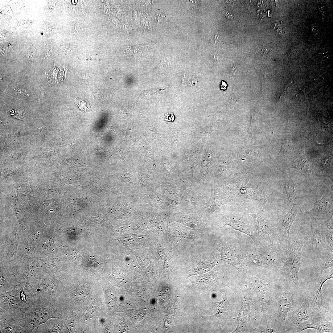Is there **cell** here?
I'll return each instance as SVG.
<instances>
[{"label":"cell","mask_w":333,"mask_h":333,"mask_svg":"<svg viewBox=\"0 0 333 333\" xmlns=\"http://www.w3.org/2000/svg\"><path fill=\"white\" fill-rule=\"evenodd\" d=\"M244 260L249 269L278 271L282 266L288 248L283 243H273L257 246L240 245Z\"/></svg>","instance_id":"cell-1"},{"label":"cell","mask_w":333,"mask_h":333,"mask_svg":"<svg viewBox=\"0 0 333 333\" xmlns=\"http://www.w3.org/2000/svg\"><path fill=\"white\" fill-rule=\"evenodd\" d=\"M305 240L299 237L290 240L289 249L286 251L283 264L278 272L282 286L295 294L303 293L298 280V273L301 263L302 248Z\"/></svg>","instance_id":"cell-2"},{"label":"cell","mask_w":333,"mask_h":333,"mask_svg":"<svg viewBox=\"0 0 333 333\" xmlns=\"http://www.w3.org/2000/svg\"><path fill=\"white\" fill-rule=\"evenodd\" d=\"M59 314L54 302L36 298L24 310L20 323L27 333H32L35 328L48 319L58 318Z\"/></svg>","instance_id":"cell-3"},{"label":"cell","mask_w":333,"mask_h":333,"mask_svg":"<svg viewBox=\"0 0 333 333\" xmlns=\"http://www.w3.org/2000/svg\"><path fill=\"white\" fill-rule=\"evenodd\" d=\"M305 292L298 294L291 292L281 283L278 291V303L271 319L275 328L282 333L288 314L300 307L304 302Z\"/></svg>","instance_id":"cell-4"},{"label":"cell","mask_w":333,"mask_h":333,"mask_svg":"<svg viewBox=\"0 0 333 333\" xmlns=\"http://www.w3.org/2000/svg\"><path fill=\"white\" fill-rule=\"evenodd\" d=\"M249 209L248 211L253 220L255 228L256 246L282 243L278 232L275 226L271 223L267 213L254 207Z\"/></svg>","instance_id":"cell-5"},{"label":"cell","mask_w":333,"mask_h":333,"mask_svg":"<svg viewBox=\"0 0 333 333\" xmlns=\"http://www.w3.org/2000/svg\"><path fill=\"white\" fill-rule=\"evenodd\" d=\"M219 220L223 226L218 229L228 225L235 230L248 235L255 245V228L253 220L248 211L229 208L221 211Z\"/></svg>","instance_id":"cell-6"},{"label":"cell","mask_w":333,"mask_h":333,"mask_svg":"<svg viewBox=\"0 0 333 333\" xmlns=\"http://www.w3.org/2000/svg\"><path fill=\"white\" fill-rule=\"evenodd\" d=\"M210 245L219 253L222 261L236 269L241 274H248L249 269L243 258L240 245L230 237L219 243H211Z\"/></svg>","instance_id":"cell-7"},{"label":"cell","mask_w":333,"mask_h":333,"mask_svg":"<svg viewBox=\"0 0 333 333\" xmlns=\"http://www.w3.org/2000/svg\"><path fill=\"white\" fill-rule=\"evenodd\" d=\"M172 219L173 221L202 232L209 229L213 223L212 217L207 215L199 206L186 208L175 213L172 214Z\"/></svg>","instance_id":"cell-8"},{"label":"cell","mask_w":333,"mask_h":333,"mask_svg":"<svg viewBox=\"0 0 333 333\" xmlns=\"http://www.w3.org/2000/svg\"><path fill=\"white\" fill-rule=\"evenodd\" d=\"M324 317L317 314L310 309L308 300L305 297L302 305L288 314L282 333H295L298 325L306 321L315 323L322 320Z\"/></svg>","instance_id":"cell-9"},{"label":"cell","mask_w":333,"mask_h":333,"mask_svg":"<svg viewBox=\"0 0 333 333\" xmlns=\"http://www.w3.org/2000/svg\"><path fill=\"white\" fill-rule=\"evenodd\" d=\"M188 261L189 277L208 272L222 261L218 252L210 249L191 256Z\"/></svg>","instance_id":"cell-10"},{"label":"cell","mask_w":333,"mask_h":333,"mask_svg":"<svg viewBox=\"0 0 333 333\" xmlns=\"http://www.w3.org/2000/svg\"><path fill=\"white\" fill-rule=\"evenodd\" d=\"M319 282L311 284L310 290L305 292L306 296L308 301L311 310L316 313L321 315H329L333 313V309H329L324 302L322 292L323 286L327 280L333 278V269L326 275L320 276Z\"/></svg>","instance_id":"cell-11"},{"label":"cell","mask_w":333,"mask_h":333,"mask_svg":"<svg viewBox=\"0 0 333 333\" xmlns=\"http://www.w3.org/2000/svg\"><path fill=\"white\" fill-rule=\"evenodd\" d=\"M165 189L181 203H189L193 206H200L204 203L202 192L195 186L180 187L175 184H168Z\"/></svg>","instance_id":"cell-12"},{"label":"cell","mask_w":333,"mask_h":333,"mask_svg":"<svg viewBox=\"0 0 333 333\" xmlns=\"http://www.w3.org/2000/svg\"><path fill=\"white\" fill-rule=\"evenodd\" d=\"M322 193V199L315 202L312 209L308 212L312 221L311 224H324L333 218L332 201L329 197Z\"/></svg>","instance_id":"cell-13"},{"label":"cell","mask_w":333,"mask_h":333,"mask_svg":"<svg viewBox=\"0 0 333 333\" xmlns=\"http://www.w3.org/2000/svg\"><path fill=\"white\" fill-rule=\"evenodd\" d=\"M173 232V237L177 248L186 249L200 238L202 232L195 230L178 222Z\"/></svg>","instance_id":"cell-14"},{"label":"cell","mask_w":333,"mask_h":333,"mask_svg":"<svg viewBox=\"0 0 333 333\" xmlns=\"http://www.w3.org/2000/svg\"><path fill=\"white\" fill-rule=\"evenodd\" d=\"M210 183L211 193L208 202L203 203L199 207L207 215L212 217L216 211L222 206L231 202L232 199L218 186L212 182Z\"/></svg>","instance_id":"cell-15"},{"label":"cell","mask_w":333,"mask_h":333,"mask_svg":"<svg viewBox=\"0 0 333 333\" xmlns=\"http://www.w3.org/2000/svg\"><path fill=\"white\" fill-rule=\"evenodd\" d=\"M0 312L8 314L20 321L25 304L17 296L9 291L0 292Z\"/></svg>","instance_id":"cell-16"},{"label":"cell","mask_w":333,"mask_h":333,"mask_svg":"<svg viewBox=\"0 0 333 333\" xmlns=\"http://www.w3.org/2000/svg\"><path fill=\"white\" fill-rule=\"evenodd\" d=\"M297 210L296 204H294L292 208L284 215H278L277 224L275 226L280 237L282 243L285 244L288 249L290 247V229L295 220Z\"/></svg>","instance_id":"cell-17"},{"label":"cell","mask_w":333,"mask_h":333,"mask_svg":"<svg viewBox=\"0 0 333 333\" xmlns=\"http://www.w3.org/2000/svg\"><path fill=\"white\" fill-rule=\"evenodd\" d=\"M311 242L312 253L317 258L323 255L327 256L326 250L323 224H313L311 226Z\"/></svg>","instance_id":"cell-18"},{"label":"cell","mask_w":333,"mask_h":333,"mask_svg":"<svg viewBox=\"0 0 333 333\" xmlns=\"http://www.w3.org/2000/svg\"><path fill=\"white\" fill-rule=\"evenodd\" d=\"M241 307L239 310L237 318V321L236 329L232 333L244 332L246 325L253 316L252 306V301L250 296L247 294L240 295Z\"/></svg>","instance_id":"cell-19"},{"label":"cell","mask_w":333,"mask_h":333,"mask_svg":"<svg viewBox=\"0 0 333 333\" xmlns=\"http://www.w3.org/2000/svg\"><path fill=\"white\" fill-rule=\"evenodd\" d=\"M0 332L27 333L20 320L11 314L0 312Z\"/></svg>","instance_id":"cell-20"},{"label":"cell","mask_w":333,"mask_h":333,"mask_svg":"<svg viewBox=\"0 0 333 333\" xmlns=\"http://www.w3.org/2000/svg\"><path fill=\"white\" fill-rule=\"evenodd\" d=\"M290 167L309 179L313 178L310 167L305 157L304 147L298 150L297 155L292 159Z\"/></svg>","instance_id":"cell-21"},{"label":"cell","mask_w":333,"mask_h":333,"mask_svg":"<svg viewBox=\"0 0 333 333\" xmlns=\"http://www.w3.org/2000/svg\"><path fill=\"white\" fill-rule=\"evenodd\" d=\"M282 198L284 209L288 208L292 200L300 193V189L296 183L289 180H282Z\"/></svg>","instance_id":"cell-22"},{"label":"cell","mask_w":333,"mask_h":333,"mask_svg":"<svg viewBox=\"0 0 333 333\" xmlns=\"http://www.w3.org/2000/svg\"><path fill=\"white\" fill-rule=\"evenodd\" d=\"M333 321H323L308 324L304 321L299 324L295 333L300 332L308 329H314L316 333H333Z\"/></svg>","instance_id":"cell-23"},{"label":"cell","mask_w":333,"mask_h":333,"mask_svg":"<svg viewBox=\"0 0 333 333\" xmlns=\"http://www.w3.org/2000/svg\"><path fill=\"white\" fill-rule=\"evenodd\" d=\"M51 318L40 324L32 331V333H55L62 331V327L59 323Z\"/></svg>","instance_id":"cell-24"},{"label":"cell","mask_w":333,"mask_h":333,"mask_svg":"<svg viewBox=\"0 0 333 333\" xmlns=\"http://www.w3.org/2000/svg\"><path fill=\"white\" fill-rule=\"evenodd\" d=\"M324 236L327 256L333 255V218L324 223Z\"/></svg>","instance_id":"cell-25"},{"label":"cell","mask_w":333,"mask_h":333,"mask_svg":"<svg viewBox=\"0 0 333 333\" xmlns=\"http://www.w3.org/2000/svg\"><path fill=\"white\" fill-rule=\"evenodd\" d=\"M213 303L217 307L218 310L216 314L220 316H225V314H229L232 312V308L228 301L226 294H223V298L220 301L213 302Z\"/></svg>","instance_id":"cell-26"},{"label":"cell","mask_w":333,"mask_h":333,"mask_svg":"<svg viewBox=\"0 0 333 333\" xmlns=\"http://www.w3.org/2000/svg\"><path fill=\"white\" fill-rule=\"evenodd\" d=\"M221 275L220 271L217 270H212L204 274L198 276L196 279V283L200 284L208 282H216L220 279Z\"/></svg>","instance_id":"cell-27"},{"label":"cell","mask_w":333,"mask_h":333,"mask_svg":"<svg viewBox=\"0 0 333 333\" xmlns=\"http://www.w3.org/2000/svg\"><path fill=\"white\" fill-rule=\"evenodd\" d=\"M290 136H286L283 138L280 154L285 155L290 153L294 150L293 144L291 140Z\"/></svg>","instance_id":"cell-28"},{"label":"cell","mask_w":333,"mask_h":333,"mask_svg":"<svg viewBox=\"0 0 333 333\" xmlns=\"http://www.w3.org/2000/svg\"><path fill=\"white\" fill-rule=\"evenodd\" d=\"M88 295L85 287L83 285L78 286L72 292L73 298L76 300L80 301L85 299Z\"/></svg>","instance_id":"cell-29"},{"label":"cell","mask_w":333,"mask_h":333,"mask_svg":"<svg viewBox=\"0 0 333 333\" xmlns=\"http://www.w3.org/2000/svg\"><path fill=\"white\" fill-rule=\"evenodd\" d=\"M74 100L78 108L81 111L87 112L91 110L89 104L86 101L78 98H75Z\"/></svg>","instance_id":"cell-30"},{"label":"cell","mask_w":333,"mask_h":333,"mask_svg":"<svg viewBox=\"0 0 333 333\" xmlns=\"http://www.w3.org/2000/svg\"><path fill=\"white\" fill-rule=\"evenodd\" d=\"M327 259L324 265L322 266L320 270V276H322L323 272L324 270L330 268H333V255L327 256L326 257Z\"/></svg>","instance_id":"cell-31"},{"label":"cell","mask_w":333,"mask_h":333,"mask_svg":"<svg viewBox=\"0 0 333 333\" xmlns=\"http://www.w3.org/2000/svg\"><path fill=\"white\" fill-rule=\"evenodd\" d=\"M332 159L331 156L328 154L321 160L320 162L321 172L323 173L324 170L330 165Z\"/></svg>","instance_id":"cell-32"},{"label":"cell","mask_w":333,"mask_h":333,"mask_svg":"<svg viewBox=\"0 0 333 333\" xmlns=\"http://www.w3.org/2000/svg\"><path fill=\"white\" fill-rule=\"evenodd\" d=\"M269 323L270 321L269 320L266 325V327L263 330H258L257 331L258 332L265 333H280L279 331H277L275 328V329L271 328L270 327Z\"/></svg>","instance_id":"cell-33"},{"label":"cell","mask_w":333,"mask_h":333,"mask_svg":"<svg viewBox=\"0 0 333 333\" xmlns=\"http://www.w3.org/2000/svg\"><path fill=\"white\" fill-rule=\"evenodd\" d=\"M150 21V19H147L144 22L143 26L146 31H150L151 30L152 24Z\"/></svg>","instance_id":"cell-34"},{"label":"cell","mask_w":333,"mask_h":333,"mask_svg":"<svg viewBox=\"0 0 333 333\" xmlns=\"http://www.w3.org/2000/svg\"><path fill=\"white\" fill-rule=\"evenodd\" d=\"M110 21L111 23L114 27H118L120 25L121 23L118 19L114 16L110 18Z\"/></svg>","instance_id":"cell-35"},{"label":"cell","mask_w":333,"mask_h":333,"mask_svg":"<svg viewBox=\"0 0 333 333\" xmlns=\"http://www.w3.org/2000/svg\"><path fill=\"white\" fill-rule=\"evenodd\" d=\"M239 71L238 66L236 64H232L231 66L230 72L232 76H235L237 74Z\"/></svg>","instance_id":"cell-36"},{"label":"cell","mask_w":333,"mask_h":333,"mask_svg":"<svg viewBox=\"0 0 333 333\" xmlns=\"http://www.w3.org/2000/svg\"><path fill=\"white\" fill-rule=\"evenodd\" d=\"M164 16L163 14L159 13H156L154 16L155 20L158 23H161L163 20Z\"/></svg>","instance_id":"cell-37"},{"label":"cell","mask_w":333,"mask_h":333,"mask_svg":"<svg viewBox=\"0 0 333 333\" xmlns=\"http://www.w3.org/2000/svg\"><path fill=\"white\" fill-rule=\"evenodd\" d=\"M319 27L317 25L315 24L312 25L311 27L312 32L315 35H317L319 32Z\"/></svg>","instance_id":"cell-38"},{"label":"cell","mask_w":333,"mask_h":333,"mask_svg":"<svg viewBox=\"0 0 333 333\" xmlns=\"http://www.w3.org/2000/svg\"><path fill=\"white\" fill-rule=\"evenodd\" d=\"M224 15L225 17L229 19H232L234 18L233 14L228 11L225 10L223 12Z\"/></svg>","instance_id":"cell-39"},{"label":"cell","mask_w":333,"mask_h":333,"mask_svg":"<svg viewBox=\"0 0 333 333\" xmlns=\"http://www.w3.org/2000/svg\"><path fill=\"white\" fill-rule=\"evenodd\" d=\"M123 12L121 9H118L114 11V14L115 17L118 18H121L123 15Z\"/></svg>","instance_id":"cell-40"},{"label":"cell","mask_w":333,"mask_h":333,"mask_svg":"<svg viewBox=\"0 0 333 333\" xmlns=\"http://www.w3.org/2000/svg\"><path fill=\"white\" fill-rule=\"evenodd\" d=\"M81 26L78 23H76L74 25L73 30L74 33L76 34L79 33L81 30Z\"/></svg>","instance_id":"cell-41"},{"label":"cell","mask_w":333,"mask_h":333,"mask_svg":"<svg viewBox=\"0 0 333 333\" xmlns=\"http://www.w3.org/2000/svg\"><path fill=\"white\" fill-rule=\"evenodd\" d=\"M103 10L104 12L106 14H109V13L110 11V6L108 2H106L105 3L104 6Z\"/></svg>","instance_id":"cell-42"},{"label":"cell","mask_w":333,"mask_h":333,"mask_svg":"<svg viewBox=\"0 0 333 333\" xmlns=\"http://www.w3.org/2000/svg\"><path fill=\"white\" fill-rule=\"evenodd\" d=\"M318 8L319 10L321 13L324 12L325 11V8L324 6L322 4H320L319 5Z\"/></svg>","instance_id":"cell-43"},{"label":"cell","mask_w":333,"mask_h":333,"mask_svg":"<svg viewBox=\"0 0 333 333\" xmlns=\"http://www.w3.org/2000/svg\"><path fill=\"white\" fill-rule=\"evenodd\" d=\"M80 5L83 7L85 8L88 6V2L87 1L82 0L80 2Z\"/></svg>","instance_id":"cell-44"},{"label":"cell","mask_w":333,"mask_h":333,"mask_svg":"<svg viewBox=\"0 0 333 333\" xmlns=\"http://www.w3.org/2000/svg\"><path fill=\"white\" fill-rule=\"evenodd\" d=\"M145 2V4L147 6H150L153 3V1H146Z\"/></svg>","instance_id":"cell-45"},{"label":"cell","mask_w":333,"mask_h":333,"mask_svg":"<svg viewBox=\"0 0 333 333\" xmlns=\"http://www.w3.org/2000/svg\"><path fill=\"white\" fill-rule=\"evenodd\" d=\"M141 17V22H144V21L145 20V19L146 17V14L144 13H142Z\"/></svg>","instance_id":"cell-46"}]
</instances>
